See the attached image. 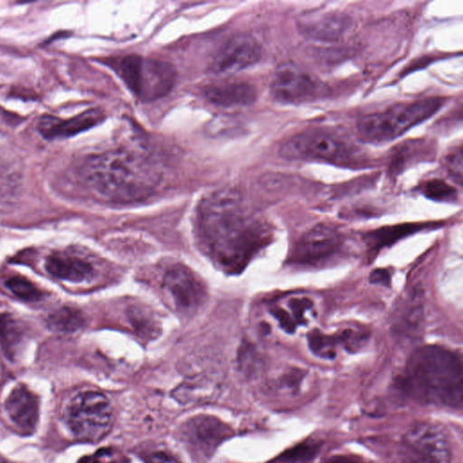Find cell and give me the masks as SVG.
<instances>
[{"instance_id":"cell-1","label":"cell","mask_w":463,"mask_h":463,"mask_svg":"<svg viewBox=\"0 0 463 463\" xmlns=\"http://www.w3.org/2000/svg\"><path fill=\"white\" fill-rule=\"evenodd\" d=\"M201 234L213 259L228 271H240L269 241L270 232L243 207L238 192L220 189L199 208Z\"/></svg>"},{"instance_id":"cell-2","label":"cell","mask_w":463,"mask_h":463,"mask_svg":"<svg viewBox=\"0 0 463 463\" xmlns=\"http://www.w3.org/2000/svg\"><path fill=\"white\" fill-rule=\"evenodd\" d=\"M402 390L416 402L461 408L463 364L457 353L434 345L416 348L401 379Z\"/></svg>"},{"instance_id":"cell-3","label":"cell","mask_w":463,"mask_h":463,"mask_svg":"<svg viewBox=\"0 0 463 463\" xmlns=\"http://www.w3.org/2000/svg\"><path fill=\"white\" fill-rule=\"evenodd\" d=\"M80 173L91 191L117 203L147 197L159 181L156 167L146 157L124 149L90 156L82 165Z\"/></svg>"},{"instance_id":"cell-4","label":"cell","mask_w":463,"mask_h":463,"mask_svg":"<svg viewBox=\"0 0 463 463\" xmlns=\"http://www.w3.org/2000/svg\"><path fill=\"white\" fill-rule=\"evenodd\" d=\"M445 102L443 98L429 97L363 116L357 122V134L365 143L391 142L432 117Z\"/></svg>"},{"instance_id":"cell-5","label":"cell","mask_w":463,"mask_h":463,"mask_svg":"<svg viewBox=\"0 0 463 463\" xmlns=\"http://www.w3.org/2000/svg\"><path fill=\"white\" fill-rule=\"evenodd\" d=\"M287 160L324 161L351 165L358 162V152L340 136L322 129H309L295 134L284 141L279 149Z\"/></svg>"},{"instance_id":"cell-6","label":"cell","mask_w":463,"mask_h":463,"mask_svg":"<svg viewBox=\"0 0 463 463\" xmlns=\"http://www.w3.org/2000/svg\"><path fill=\"white\" fill-rule=\"evenodd\" d=\"M66 423L80 441L96 443L102 439L112 427V408L103 393L86 391L76 394L68 403Z\"/></svg>"},{"instance_id":"cell-7","label":"cell","mask_w":463,"mask_h":463,"mask_svg":"<svg viewBox=\"0 0 463 463\" xmlns=\"http://www.w3.org/2000/svg\"><path fill=\"white\" fill-rule=\"evenodd\" d=\"M116 71L132 93L144 101L165 96L175 80L170 64L134 54L119 59Z\"/></svg>"},{"instance_id":"cell-8","label":"cell","mask_w":463,"mask_h":463,"mask_svg":"<svg viewBox=\"0 0 463 463\" xmlns=\"http://www.w3.org/2000/svg\"><path fill=\"white\" fill-rule=\"evenodd\" d=\"M399 452L403 463H450L452 457L448 435L430 422L411 427L401 439Z\"/></svg>"},{"instance_id":"cell-9","label":"cell","mask_w":463,"mask_h":463,"mask_svg":"<svg viewBox=\"0 0 463 463\" xmlns=\"http://www.w3.org/2000/svg\"><path fill=\"white\" fill-rule=\"evenodd\" d=\"M273 98L284 104H301L321 99L326 94V85L316 76L292 64H282L270 81Z\"/></svg>"},{"instance_id":"cell-10","label":"cell","mask_w":463,"mask_h":463,"mask_svg":"<svg viewBox=\"0 0 463 463\" xmlns=\"http://www.w3.org/2000/svg\"><path fill=\"white\" fill-rule=\"evenodd\" d=\"M232 431L224 422L212 416L199 415L188 420L180 430V437L191 454L207 459Z\"/></svg>"},{"instance_id":"cell-11","label":"cell","mask_w":463,"mask_h":463,"mask_svg":"<svg viewBox=\"0 0 463 463\" xmlns=\"http://www.w3.org/2000/svg\"><path fill=\"white\" fill-rule=\"evenodd\" d=\"M340 234L326 225H317L306 232L295 244L291 260L295 264L317 266L340 250Z\"/></svg>"},{"instance_id":"cell-12","label":"cell","mask_w":463,"mask_h":463,"mask_svg":"<svg viewBox=\"0 0 463 463\" xmlns=\"http://www.w3.org/2000/svg\"><path fill=\"white\" fill-rule=\"evenodd\" d=\"M261 57V47L257 40L246 33L228 40L214 56L211 68L217 74H230L248 68Z\"/></svg>"},{"instance_id":"cell-13","label":"cell","mask_w":463,"mask_h":463,"mask_svg":"<svg viewBox=\"0 0 463 463\" xmlns=\"http://www.w3.org/2000/svg\"><path fill=\"white\" fill-rule=\"evenodd\" d=\"M164 285L175 307L184 313L196 310L204 299V289L199 279L184 267L176 266L169 269Z\"/></svg>"},{"instance_id":"cell-14","label":"cell","mask_w":463,"mask_h":463,"mask_svg":"<svg viewBox=\"0 0 463 463\" xmlns=\"http://www.w3.org/2000/svg\"><path fill=\"white\" fill-rule=\"evenodd\" d=\"M39 399L25 385L14 388L5 402L6 415L17 431L31 435L39 420Z\"/></svg>"},{"instance_id":"cell-15","label":"cell","mask_w":463,"mask_h":463,"mask_svg":"<svg viewBox=\"0 0 463 463\" xmlns=\"http://www.w3.org/2000/svg\"><path fill=\"white\" fill-rule=\"evenodd\" d=\"M423 316L422 294L413 289L399 301L392 314L393 335L405 341L418 339L423 328Z\"/></svg>"},{"instance_id":"cell-16","label":"cell","mask_w":463,"mask_h":463,"mask_svg":"<svg viewBox=\"0 0 463 463\" xmlns=\"http://www.w3.org/2000/svg\"><path fill=\"white\" fill-rule=\"evenodd\" d=\"M351 25L352 20L348 15L335 12L308 15L298 22L303 35L319 42L339 41Z\"/></svg>"},{"instance_id":"cell-17","label":"cell","mask_w":463,"mask_h":463,"mask_svg":"<svg viewBox=\"0 0 463 463\" xmlns=\"http://www.w3.org/2000/svg\"><path fill=\"white\" fill-rule=\"evenodd\" d=\"M102 118L103 114L98 109H89L66 119L54 116H43L39 119L37 128L45 138H64L94 127Z\"/></svg>"},{"instance_id":"cell-18","label":"cell","mask_w":463,"mask_h":463,"mask_svg":"<svg viewBox=\"0 0 463 463\" xmlns=\"http://www.w3.org/2000/svg\"><path fill=\"white\" fill-rule=\"evenodd\" d=\"M205 98L213 104L222 107L246 106L256 99L253 86L243 81H222L204 88Z\"/></svg>"},{"instance_id":"cell-19","label":"cell","mask_w":463,"mask_h":463,"mask_svg":"<svg viewBox=\"0 0 463 463\" xmlns=\"http://www.w3.org/2000/svg\"><path fill=\"white\" fill-rule=\"evenodd\" d=\"M44 269L54 278L74 283L88 280L93 276V269L90 263L77 257L60 253L48 256Z\"/></svg>"},{"instance_id":"cell-20","label":"cell","mask_w":463,"mask_h":463,"mask_svg":"<svg viewBox=\"0 0 463 463\" xmlns=\"http://www.w3.org/2000/svg\"><path fill=\"white\" fill-rule=\"evenodd\" d=\"M436 224L431 222L404 223L389 227H382L369 232L364 235V240L372 250H380L390 246L403 237L413 234L421 230L433 228Z\"/></svg>"},{"instance_id":"cell-21","label":"cell","mask_w":463,"mask_h":463,"mask_svg":"<svg viewBox=\"0 0 463 463\" xmlns=\"http://www.w3.org/2000/svg\"><path fill=\"white\" fill-rule=\"evenodd\" d=\"M24 335L19 321L11 314L0 313V345L9 357L14 356Z\"/></svg>"},{"instance_id":"cell-22","label":"cell","mask_w":463,"mask_h":463,"mask_svg":"<svg viewBox=\"0 0 463 463\" xmlns=\"http://www.w3.org/2000/svg\"><path fill=\"white\" fill-rule=\"evenodd\" d=\"M84 324L81 313L72 307H62L52 313L47 318L48 327L60 334H72L80 330Z\"/></svg>"},{"instance_id":"cell-23","label":"cell","mask_w":463,"mask_h":463,"mask_svg":"<svg viewBox=\"0 0 463 463\" xmlns=\"http://www.w3.org/2000/svg\"><path fill=\"white\" fill-rule=\"evenodd\" d=\"M6 288L15 297L24 301H38L43 298V292L29 279L14 276L5 281Z\"/></svg>"},{"instance_id":"cell-24","label":"cell","mask_w":463,"mask_h":463,"mask_svg":"<svg viewBox=\"0 0 463 463\" xmlns=\"http://www.w3.org/2000/svg\"><path fill=\"white\" fill-rule=\"evenodd\" d=\"M308 346L312 353L322 358H334L335 346L338 343L336 336L327 335L319 330H314L307 335Z\"/></svg>"},{"instance_id":"cell-25","label":"cell","mask_w":463,"mask_h":463,"mask_svg":"<svg viewBox=\"0 0 463 463\" xmlns=\"http://www.w3.org/2000/svg\"><path fill=\"white\" fill-rule=\"evenodd\" d=\"M421 193L427 198L437 202H454L458 197L457 190L440 179L425 182L421 186Z\"/></svg>"},{"instance_id":"cell-26","label":"cell","mask_w":463,"mask_h":463,"mask_svg":"<svg viewBox=\"0 0 463 463\" xmlns=\"http://www.w3.org/2000/svg\"><path fill=\"white\" fill-rule=\"evenodd\" d=\"M312 301L307 298H296L290 299L288 302L289 308L291 309L292 318L296 325H304L307 323L305 314L312 308Z\"/></svg>"},{"instance_id":"cell-27","label":"cell","mask_w":463,"mask_h":463,"mask_svg":"<svg viewBox=\"0 0 463 463\" xmlns=\"http://www.w3.org/2000/svg\"><path fill=\"white\" fill-rule=\"evenodd\" d=\"M315 447L303 444L298 448L291 449L288 453L280 457L279 462H303L315 454Z\"/></svg>"},{"instance_id":"cell-28","label":"cell","mask_w":463,"mask_h":463,"mask_svg":"<svg viewBox=\"0 0 463 463\" xmlns=\"http://www.w3.org/2000/svg\"><path fill=\"white\" fill-rule=\"evenodd\" d=\"M447 167L450 175L461 183L462 179V152L459 147L458 151L448 156L446 159Z\"/></svg>"},{"instance_id":"cell-29","label":"cell","mask_w":463,"mask_h":463,"mask_svg":"<svg viewBox=\"0 0 463 463\" xmlns=\"http://www.w3.org/2000/svg\"><path fill=\"white\" fill-rule=\"evenodd\" d=\"M116 455L112 450L102 449L95 454L81 458L78 463H117Z\"/></svg>"},{"instance_id":"cell-30","label":"cell","mask_w":463,"mask_h":463,"mask_svg":"<svg viewBox=\"0 0 463 463\" xmlns=\"http://www.w3.org/2000/svg\"><path fill=\"white\" fill-rule=\"evenodd\" d=\"M271 313L279 321L283 330L288 334H292L295 331L297 325L291 315L288 314L285 309L276 307L271 311Z\"/></svg>"},{"instance_id":"cell-31","label":"cell","mask_w":463,"mask_h":463,"mask_svg":"<svg viewBox=\"0 0 463 463\" xmlns=\"http://www.w3.org/2000/svg\"><path fill=\"white\" fill-rule=\"evenodd\" d=\"M369 281L373 284L389 287L391 284V275L384 269H375L370 273Z\"/></svg>"},{"instance_id":"cell-32","label":"cell","mask_w":463,"mask_h":463,"mask_svg":"<svg viewBox=\"0 0 463 463\" xmlns=\"http://www.w3.org/2000/svg\"><path fill=\"white\" fill-rule=\"evenodd\" d=\"M146 463H180L175 457L165 451H154L145 458Z\"/></svg>"},{"instance_id":"cell-33","label":"cell","mask_w":463,"mask_h":463,"mask_svg":"<svg viewBox=\"0 0 463 463\" xmlns=\"http://www.w3.org/2000/svg\"><path fill=\"white\" fill-rule=\"evenodd\" d=\"M325 463H365L363 460L346 455H334L328 458Z\"/></svg>"}]
</instances>
